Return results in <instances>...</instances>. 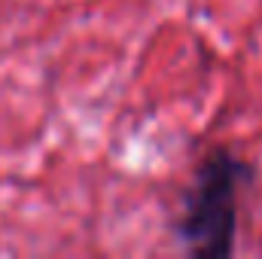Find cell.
<instances>
[{"label":"cell","instance_id":"obj_1","mask_svg":"<svg viewBox=\"0 0 262 259\" xmlns=\"http://www.w3.org/2000/svg\"><path fill=\"white\" fill-rule=\"evenodd\" d=\"M247 174V165L229 153H213L195 177V186L186 201L180 223V238L195 256H229L235 223H238V183Z\"/></svg>","mask_w":262,"mask_h":259}]
</instances>
